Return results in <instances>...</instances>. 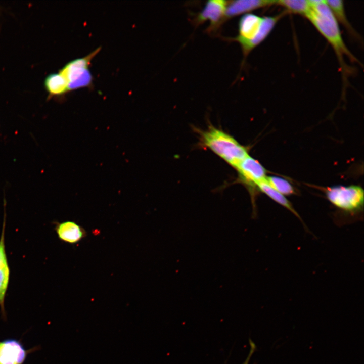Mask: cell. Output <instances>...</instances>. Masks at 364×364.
Masks as SVG:
<instances>
[{
    "instance_id": "6da1fadb",
    "label": "cell",
    "mask_w": 364,
    "mask_h": 364,
    "mask_svg": "<svg viewBox=\"0 0 364 364\" xmlns=\"http://www.w3.org/2000/svg\"><path fill=\"white\" fill-rule=\"evenodd\" d=\"M310 1L311 9L306 18L331 45L345 76L349 69L345 63L344 56L348 57L352 62L358 63L359 62L345 44L341 34L338 22L335 19L325 0Z\"/></svg>"
},
{
    "instance_id": "7a4b0ae2",
    "label": "cell",
    "mask_w": 364,
    "mask_h": 364,
    "mask_svg": "<svg viewBox=\"0 0 364 364\" xmlns=\"http://www.w3.org/2000/svg\"><path fill=\"white\" fill-rule=\"evenodd\" d=\"M283 17L282 13L274 16L264 17L248 13L240 18L239 34L231 39L240 44L244 59L266 39Z\"/></svg>"
},
{
    "instance_id": "3957f363",
    "label": "cell",
    "mask_w": 364,
    "mask_h": 364,
    "mask_svg": "<svg viewBox=\"0 0 364 364\" xmlns=\"http://www.w3.org/2000/svg\"><path fill=\"white\" fill-rule=\"evenodd\" d=\"M201 135L206 147L235 168L248 155L245 147L220 129L210 126L201 132Z\"/></svg>"
},
{
    "instance_id": "277c9868",
    "label": "cell",
    "mask_w": 364,
    "mask_h": 364,
    "mask_svg": "<svg viewBox=\"0 0 364 364\" xmlns=\"http://www.w3.org/2000/svg\"><path fill=\"white\" fill-rule=\"evenodd\" d=\"M327 198L344 213L355 216L363 210V190L359 186H336L325 191Z\"/></svg>"
},
{
    "instance_id": "5b68a950",
    "label": "cell",
    "mask_w": 364,
    "mask_h": 364,
    "mask_svg": "<svg viewBox=\"0 0 364 364\" xmlns=\"http://www.w3.org/2000/svg\"><path fill=\"white\" fill-rule=\"evenodd\" d=\"M228 3L229 1L224 0L208 1L202 11L194 18V24L198 26L209 20L210 25L207 31L210 32L216 30L225 21Z\"/></svg>"
},
{
    "instance_id": "8992f818",
    "label": "cell",
    "mask_w": 364,
    "mask_h": 364,
    "mask_svg": "<svg viewBox=\"0 0 364 364\" xmlns=\"http://www.w3.org/2000/svg\"><path fill=\"white\" fill-rule=\"evenodd\" d=\"M242 181L249 187H256L264 180L267 175L264 167L256 159L249 155L235 167Z\"/></svg>"
},
{
    "instance_id": "52a82bcc",
    "label": "cell",
    "mask_w": 364,
    "mask_h": 364,
    "mask_svg": "<svg viewBox=\"0 0 364 364\" xmlns=\"http://www.w3.org/2000/svg\"><path fill=\"white\" fill-rule=\"evenodd\" d=\"M33 349L26 350L21 341L7 339L0 341V364H23Z\"/></svg>"
},
{
    "instance_id": "ba28073f",
    "label": "cell",
    "mask_w": 364,
    "mask_h": 364,
    "mask_svg": "<svg viewBox=\"0 0 364 364\" xmlns=\"http://www.w3.org/2000/svg\"><path fill=\"white\" fill-rule=\"evenodd\" d=\"M5 228L6 213L5 212L0 237V308L2 316L4 320L6 319L5 300L8 288L10 274L5 248Z\"/></svg>"
},
{
    "instance_id": "9c48e42d",
    "label": "cell",
    "mask_w": 364,
    "mask_h": 364,
    "mask_svg": "<svg viewBox=\"0 0 364 364\" xmlns=\"http://www.w3.org/2000/svg\"><path fill=\"white\" fill-rule=\"evenodd\" d=\"M276 0H238L229 1L225 14L226 19L253 10L275 5Z\"/></svg>"
},
{
    "instance_id": "30bf717a",
    "label": "cell",
    "mask_w": 364,
    "mask_h": 364,
    "mask_svg": "<svg viewBox=\"0 0 364 364\" xmlns=\"http://www.w3.org/2000/svg\"><path fill=\"white\" fill-rule=\"evenodd\" d=\"M100 50V48H98L84 57L68 62L59 71L65 78L68 84L75 80L88 69L92 59Z\"/></svg>"
},
{
    "instance_id": "8fae6325",
    "label": "cell",
    "mask_w": 364,
    "mask_h": 364,
    "mask_svg": "<svg viewBox=\"0 0 364 364\" xmlns=\"http://www.w3.org/2000/svg\"><path fill=\"white\" fill-rule=\"evenodd\" d=\"M55 230L60 240L70 244L76 243L86 236L85 230L72 221L58 223Z\"/></svg>"
},
{
    "instance_id": "7c38bea8",
    "label": "cell",
    "mask_w": 364,
    "mask_h": 364,
    "mask_svg": "<svg viewBox=\"0 0 364 364\" xmlns=\"http://www.w3.org/2000/svg\"><path fill=\"white\" fill-rule=\"evenodd\" d=\"M325 2L336 21H339L342 25L350 35L356 39H359V36L347 18L343 1L326 0Z\"/></svg>"
},
{
    "instance_id": "4fadbf2b",
    "label": "cell",
    "mask_w": 364,
    "mask_h": 364,
    "mask_svg": "<svg viewBox=\"0 0 364 364\" xmlns=\"http://www.w3.org/2000/svg\"><path fill=\"white\" fill-rule=\"evenodd\" d=\"M44 86L50 96H59L68 91L65 78L59 72L48 75L45 78Z\"/></svg>"
},
{
    "instance_id": "5bb4252c",
    "label": "cell",
    "mask_w": 364,
    "mask_h": 364,
    "mask_svg": "<svg viewBox=\"0 0 364 364\" xmlns=\"http://www.w3.org/2000/svg\"><path fill=\"white\" fill-rule=\"evenodd\" d=\"M256 187L260 190V191L266 194L274 201L289 210L304 225V223L303 222V220L300 215L294 208L291 202L284 195L281 194L269 185L265 181V179L258 183Z\"/></svg>"
},
{
    "instance_id": "9a60e30c",
    "label": "cell",
    "mask_w": 364,
    "mask_h": 364,
    "mask_svg": "<svg viewBox=\"0 0 364 364\" xmlns=\"http://www.w3.org/2000/svg\"><path fill=\"white\" fill-rule=\"evenodd\" d=\"M275 5L284 8L287 14H298L305 17L311 9L310 0H276Z\"/></svg>"
},
{
    "instance_id": "2e32d148",
    "label": "cell",
    "mask_w": 364,
    "mask_h": 364,
    "mask_svg": "<svg viewBox=\"0 0 364 364\" xmlns=\"http://www.w3.org/2000/svg\"><path fill=\"white\" fill-rule=\"evenodd\" d=\"M265 181L275 190L283 195L295 194L293 186L286 179L276 176H267Z\"/></svg>"
},
{
    "instance_id": "e0dca14e",
    "label": "cell",
    "mask_w": 364,
    "mask_h": 364,
    "mask_svg": "<svg viewBox=\"0 0 364 364\" xmlns=\"http://www.w3.org/2000/svg\"><path fill=\"white\" fill-rule=\"evenodd\" d=\"M92 80V75L88 69L75 80L68 84V90L69 91L87 86L90 85Z\"/></svg>"
}]
</instances>
